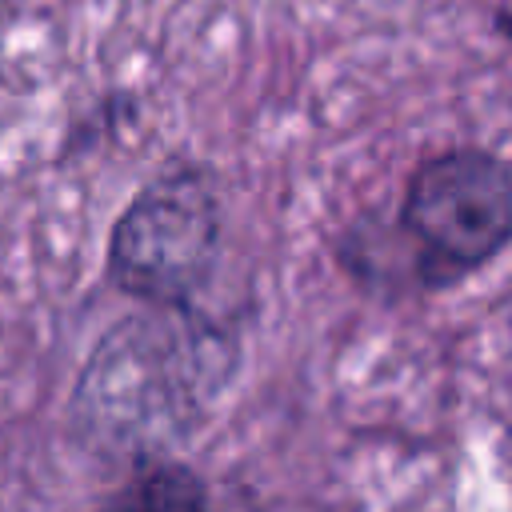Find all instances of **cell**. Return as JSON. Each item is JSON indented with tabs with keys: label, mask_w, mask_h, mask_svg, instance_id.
I'll list each match as a JSON object with an SVG mask.
<instances>
[{
	"label": "cell",
	"mask_w": 512,
	"mask_h": 512,
	"mask_svg": "<svg viewBox=\"0 0 512 512\" xmlns=\"http://www.w3.org/2000/svg\"><path fill=\"white\" fill-rule=\"evenodd\" d=\"M240 364V336L200 304H144L88 352L68 420L108 456L152 460L212 412Z\"/></svg>",
	"instance_id": "cell-1"
},
{
	"label": "cell",
	"mask_w": 512,
	"mask_h": 512,
	"mask_svg": "<svg viewBox=\"0 0 512 512\" xmlns=\"http://www.w3.org/2000/svg\"><path fill=\"white\" fill-rule=\"evenodd\" d=\"M396 240L412 280L444 292L492 264L512 240V172L488 148H444L424 156L400 196Z\"/></svg>",
	"instance_id": "cell-2"
},
{
	"label": "cell",
	"mask_w": 512,
	"mask_h": 512,
	"mask_svg": "<svg viewBox=\"0 0 512 512\" xmlns=\"http://www.w3.org/2000/svg\"><path fill=\"white\" fill-rule=\"evenodd\" d=\"M224 236L220 196L200 164L156 172L116 216L108 280L140 304H196L216 272Z\"/></svg>",
	"instance_id": "cell-3"
},
{
	"label": "cell",
	"mask_w": 512,
	"mask_h": 512,
	"mask_svg": "<svg viewBox=\"0 0 512 512\" xmlns=\"http://www.w3.org/2000/svg\"><path fill=\"white\" fill-rule=\"evenodd\" d=\"M100 512H208V492L192 468L152 456Z\"/></svg>",
	"instance_id": "cell-4"
}]
</instances>
